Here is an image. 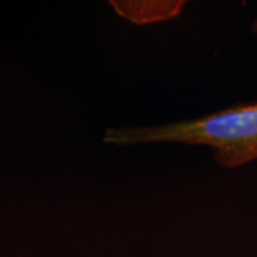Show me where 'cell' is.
Instances as JSON below:
<instances>
[{
	"label": "cell",
	"instance_id": "obj_1",
	"mask_svg": "<svg viewBox=\"0 0 257 257\" xmlns=\"http://www.w3.org/2000/svg\"><path fill=\"white\" fill-rule=\"evenodd\" d=\"M104 142L120 147L150 143L206 146L219 166L240 168L257 160V101L239 102L195 119L108 128Z\"/></svg>",
	"mask_w": 257,
	"mask_h": 257
},
{
	"label": "cell",
	"instance_id": "obj_2",
	"mask_svg": "<svg viewBox=\"0 0 257 257\" xmlns=\"http://www.w3.org/2000/svg\"><path fill=\"white\" fill-rule=\"evenodd\" d=\"M113 6L121 16L141 25L170 21L180 16L186 2H137L117 3Z\"/></svg>",
	"mask_w": 257,
	"mask_h": 257
},
{
	"label": "cell",
	"instance_id": "obj_3",
	"mask_svg": "<svg viewBox=\"0 0 257 257\" xmlns=\"http://www.w3.org/2000/svg\"><path fill=\"white\" fill-rule=\"evenodd\" d=\"M251 31H252V34L257 35V17L255 18V21H253L251 24Z\"/></svg>",
	"mask_w": 257,
	"mask_h": 257
}]
</instances>
